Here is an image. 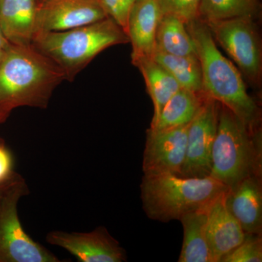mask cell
Wrapping results in <instances>:
<instances>
[{
	"label": "cell",
	"instance_id": "25",
	"mask_svg": "<svg viewBox=\"0 0 262 262\" xmlns=\"http://www.w3.org/2000/svg\"><path fill=\"white\" fill-rule=\"evenodd\" d=\"M14 157L4 140L0 141V182L14 175Z\"/></svg>",
	"mask_w": 262,
	"mask_h": 262
},
{
	"label": "cell",
	"instance_id": "11",
	"mask_svg": "<svg viewBox=\"0 0 262 262\" xmlns=\"http://www.w3.org/2000/svg\"><path fill=\"white\" fill-rule=\"evenodd\" d=\"M107 17L99 0H37L36 34L69 30Z\"/></svg>",
	"mask_w": 262,
	"mask_h": 262
},
{
	"label": "cell",
	"instance_id": "3",
	"mask_svg": "<svg viewBox=\"0 0 262 262\" xmlns=\"http://www.w3.org/2000/svg\"><path fill=\"white\" fill-rule=\"evenodd\" d=\"M129 42L126 33L110 17L77 28L36 34L32 45L72 81L99 53Z\"/></svg>",
	"mask_w": 262,
	"mask_h": 262
},
{
	"label": "cell",
	"instance_id": "21",
	"mask_svg": "<svg viewBox=\"0 0 262 262\" xmlns=\"http://www.w3.org/2000/svg\"><path fill=\"white\" fill-rule=\"evenodd\" d=\"M261 13L260 0H201L199 19L207 22L249 17L257 20Z\"/></svg>",
	"mask_w": 262,
	"mask_h": 262
},
{
	"label": "cell",
	"instance_id": "16",
	"mask_svg": "<svg viewBox=\"0 0 262 262\" xmlns=\"http://www.w3.org/2000/svg\"><path fill=\"white\" fill-rule=\"evenodd\" d=\"M209 203L181 217L184 239L179 262H212L207 237V220Z\"/></svg>",
	"mask_w": 262,
	"mask_h": 262
},
{
	"label": "cell",
	"instance_id": "26",
	"mask_svg": "<svg viewBox=\"0 0 262 262\" xmlns=\"http://www.w3.org/2000/svg\"><path fill=\"white\" fill-rule=\"evenodd\" d=\"M20 174L15 172L14 175H13L11 178L8 179V180L4 181V182H0V198H1V196L5 194V192L14 184L15 181L20 177Z\"/></svg>",
	"mask_w": 262,
	"mask_h": 262
},
{
	"label": "cell",
	"instance_id": "1",
	"mask_svg": "<svg viewBox=\"0 0 262 262\" xmlns=\"http://www.w3.org/2000/svg\"><path fill=\"white\" fill-rule=\"evenodd\" d=\"M66 80L63 71L33 46L10 44L0 63V110L46 108L55 89Z\"/></svg>",
	"mask_w": 262,
	"mask_h": 262
},
{
	"label": "cell",
	"instance_id": "14",
	"mask_svg": "<svg viewBox=\"0 0 262 262\" xmlns=\"http://www.w3.org/2000/svg\"><path fill=\"white\" fill-rule=\"evenodd\" d=\"M161 16L156 0H136L129 16L127 30L132 46L131 61L141 58H152L157 28Z\"/></svg>",
	"mask_w": 262,
	"mask_h": 262
},
{
	"label": "cell",
	"instance_id": "24",
	"mask_svg": "<svg viewBox=\"0 0 262 262\" xmlns=\"http://www.w3.org/2000/svg\"><path fill=\"white\" fill-rule=\"evenodd\" d=\"M99 1L108 16L113 18L127 34L129 16L136 0H99Z\"/></svg>",
	"mask_w": 262,
	"mask_h": 262
},
{
	"label": "cell",
	"instance_id": "19",
	"mask_svg": "<svg viewBox=\"0 0 262 262\" xmlns=\"http://www.w3.org/2000/svg\"><path fill=\"white\" fill-rule=\"evenodd\" d=\"M155 50L174 55H196L192 38L187 24L171 15H162L157 28Z\"/></svg>",
	"mask_w": 262,
	"mask_h": 262
},
{
	"label": "cell",
	"instance_id": "7",
	"mask_svg": "<svg viewBox=\"0 0 262 262\" xmlns=\"http://www.w3.org/2000/svg\"><path fill=\"white\" fill-rule=\"evenodd\" d=\"M20 177L0 198V262H60L61 260L25 232L18 213L19 201L28 195Z\"/></svg>",
	"mask_w": 262,
	"mask_h": 262
},
{
	"label": "cell",
	"instance_id": "28",
	"mask_svg": "<svg viewBox=\"0 0 262 262\" xmlns=\"http://www.w3.org/2000/svg\"><path fill=\"white\" fill-rule=\"evenodd\" d=\"M10 114L5 113V112L1 111L0 110V125L4 123L7 120H8V117H9ZM3 140L1 137H0V141Z\"/></svg>",
	"mask_w": 262,
	"mask_h": 262
},
{
	"label": "cell",
	"instance_id": "23",
	"mask_svg": "<svg viewBox=\"0 0 262 262\" xmlns=\"http://www.w3.org/2000/svg\"><path fill=\"white\" fill-rule=\"evenodd\" d=\"M201 0H156L162 15L177 17L186 24L199 19Z\"/></svg>",
	"mask_w": 262,
	"mask_h": 262
},
{
	"label": "cell",
	"instance_id": "6",
	"mask_svg": "<svg viewBox=\"0 0 262 262\" xmlns=\"http://www.w3.org/2000/svg\"><path fill=\"white\" fill-rule=\"evenodd\" d=\"M244 80L260 91L262 83V44L256 20L237 17L205 22Z\"/></svg>",
	"mask_w": 262,
	"mask_h": 262
},
{
	"label": "cell",
	"instance_id": "2",
	"mask_svg": "<svg viewBox=\"0 0 262 262\" xmlns=\"http://www.w3.org/2000/svg\"><path fill=\"white\" fill-rule=\"evenodd\" d=\"M187 27L201 62L203 93L228 108L250 128L260 129L257 102L248 94L238 69L219 50L207 24L198 19Z\"/></svg>",
	"mask_w": 262,
	"mask_h": 262
},
{
	"label": "cell",
	"instance_id": "29",
	"mask_svg": "<svg viewBox=\"0 0 262 262\" xmlns=\"http://www.w3.org/2000/svg\"><path fill=\"white\" fill-rule=\"evenodd\" d=\"M6 49V48H5ZM5 49H0V63H1L2 59H3V55Z\"/></svg>",
	"mask_w": 262,
	"mask_h": 262
},
{
	"label": "cell",
	"instance_id": "10",
	"mask_svg": "<svg viewBox=\"0 0 262 262\" xmlns=\"http://www.w3.org/2000/svg\"><path fill=\"white\" fill-rule=\"evenodd\" d=\"M46 241L67 250L80 262H122L127 259L125 250L103 227L89 232L52 231L46 236Z\"/></svg>",
	"mask_w": 262,
	"mask_h": 262
},
{
	"label": "cell",
	"instance_id": "13",
	"mask_svg": "<svg viewBox=\"0 0 262 262\" xmlns=\"http://www.w3.org/2000/svg\"><path fill=\"white\" fill-rule=\"evenodd\" d=\"M226 204L246 234H259L262 231L261 175H251L229 188Z\"/></svg>",
	"mask_w": 262,
	"mask_h": 262
},
{
	"label": "cell",
	"instance_id": "15",
	"mask_svg": "<svg viewBox=\"0 0 262 262\" xmlns=\"http://www.w3.org/2000/svg\"><path fill=\"white\" fill-rule=\"evenodd\" d=\"M37 0H2L0 28L10 44L32 45L37 33Z\"/></svg>",
	"mask_w": 262,
	"mask_h": 262
},
{
	"label": "cell",
	"instance_id": "4",
	"mask_svg": "<svg viewBox=\"0 0 262 262\" xmlns=\"http://www.w3.org/2000/svg\"><path fill=\"white\" fill-rule=\"evenodd\" d=\"M261 139L260 129L250 128L220 103L210 177L231 188L249 176L261 175Z\"/></svg>",
	"mask_w": 262,
	"mask_h": 262
},
{
	"label": "cell",
	"instance_id": "8",
	"mask_svg": "<svg viewBox=\"0 0 262 262\" xmlns=\"http://www.w3.org/2000/svg\"><path fill=\"white\" fill-rule=\"evenodd\" d=\"M220 103L205 96L187 131V149L182 177L205 178L211 171V155L218 127Z\"/></svg>",
	"mask_w": 262,
	"mask_h": 262
},
{
	"label": "cell",
	"instance_id": "22",
	"mask_svg": "<svg viewBox=\"0 0 262 262\" xmlns=\"http://www.w3.org/2000/svg\"><path fill=\"white\" fill-rule=\"evenodd\" d=\"M261 261V235L246 233L243 242L226 254L220 262Z\"/></svg>",
	"mask_w": 262,
	"mask_h": 262
},
{
	"label": "cell",
	"instance_id": "20",
	"mask_svg": "<svg viewBox=\"0 0 262 262\" xmlns=\"http://www.w3.org/2000/svg\"><path fill=\"white\" fill-rule=\"evenodd\" d=\"M177 80L181 89L203 94L201 62L198 56H174L155 50L152 56Z\"/></svg>",
	"mask_w": 262,
	"mask_h": 262
},
{
	"label": "cell",
	"instance_id": "9",
	"mask_svg": "<svg viewBox=\"0 0 262 262\" xmlns=\"http://www.w3.org/2000/svg\"><path fill=\"white\" fill-rule=\"evenodd\" d=\"M189 125L147 130L143 155L144 175L170 173L182 176Z\"/></svg>",
	"mask_w": 262,
	"mask_h": 262
},
{
	"label": "cell",
	"instance_id": "18",
	"mask_svg": "<svg viewBox=\"0 0 262 262\" xmlns=\"http://www.w3.org/2000/svg\"><path fill=\"white\" fill-rule=\"evenodd\" d=\"M205 96L204 93L196 94L181 89L165 105L158 120L149 128L160 130L188 125L195 116Z\"/></svg>",
	"mask_w": 262,
	"mask_h": 262
},
{
	"label": "cell",
	"instance_id": "30",
	"mask_svg": "<svg viewBox=\"0 0 262 262\" xmlns=\"http://www.w3.org/2000/svg\"><path fill=\"white\" fill-rule=\"evenodd\" d=\"M2 0H0V3H1Z\"/></svg>",
	"mask_w": 262,
	"mask_h": 262
},
{
	"label": "cell",
	"instance_id": "12",
	"mask_svg": "<svg viewBox=\"0 0 262 262\" xmlns=\"http://www.w3.org/2000/svg\"><path fill=\"white\" fill-rule=\"evenodd\" d=\"M227 191L217 196L208 207L207 237L212 262H220L226 254L241 244L246 237L239 222L226 204Z\"/></svg>",
	"mask_w": 262,
	"mask_h": 262
},
{
	"label": "cell",
	"instance_id": "17",
	"mask_svg": "<svg viewBox=\"0 0 262 262\" xmlns=\"http://www.w3.org/2000/svg\"><path fill=\"white\" fill-rule=\"evenodd\" d=\"M140 71L154 106L151 125L158 120L162 110L176 93L181 89L177 80L162 66L151 58H141L132 61Z\"/></svg>",
	"mask_w": 262,
	"mask_h": 262
},
{
	"label": "cell",
	"instance_id": "5",
	"mask_svg": "<svg viewBox=\"0 0 262 262\" xmlns=\"http://www.w3.org/2000/svg\"><path fill=\"white\" fill-rule=\"evenodd\" d=\"M229 188L212 178H187L175 174L144 175L141 184L143 209L151 220H179L206 206Z\"/></svg>",
	"mask_w": 262,
	"mask_h": 262
},
{
	"label": "cell",
	"instance_id": "27",
	"mask_svg": "<svg viewBox=\"0 0 262 262\" xmlns=\"http://www.w3.org/2000/svg\"><path fill=\"white\" fill-rule=\"evenodd\" d=\"M10 43L5 37L4 34L0 28V49H5L9 46Z\"/></svg>",
	"mask_w": 262,
	"mask_h": 262
}]
</instances>
